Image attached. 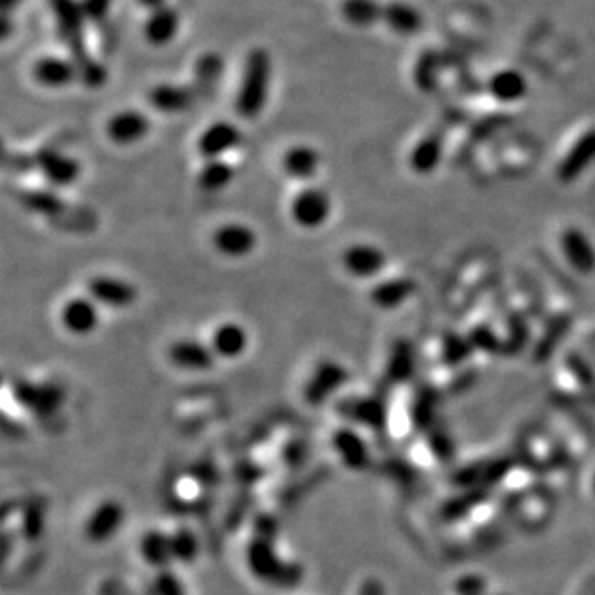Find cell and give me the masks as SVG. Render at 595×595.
Listing matches in <instances>:
<instances>
[{
  "label": "cell",
  "mask_w": 595,
  "mask_h": 595,
  "mask_svg": "<svg viewBox=\"0 0 595 595\" xmlns=\"http://www.w3.org/2000/svg\"><path fill=\"white\" fill-rule=\"evenodd\" d=\"M245 563L249 572L266 586L278 590H293L303 578L305 570L295 561H285L280 557L274 538L255 534L245 549Z\"/></svg>",
  "instance_id": "cell-1"
},
{
  "label": "cell",
  "mask_w": 595,
  "mask_h": 595,
  "mask_svg": "<svg viewBox=\"0 0 595 595\" xmlns=\"http://www.w3.org/2000/svg\"><path fill=\"white\" fill-rule=\"evenodd\" d=\"M272 83V56L266 49H253L247 54L241 81L235 95V112L243 120L259 118L268 103Z\"/></svg>",
  "instance_id": "cell-2"
},
{
  "label": "cell",
  "mask_w": 595,
  "mask_h": 595,
  "mask_svg": "<svg viewBox=\"0 0 595 595\" xmlns=\"http://www.w3.org/2000/svg\"><path fill=\"white\" fill-rule=\"evenodd\" d=\"M52 14L56 22V31L70 56L81 62L91 54L85 45V14L81 8V0H51Z\"/></svg>",
  "instance_id": "cell-3"
},
{
  "label": "cell",
  "mask_w": 595,
  "mask_h": 595,
  "mask_svg": "<svg viewBox=\"0 0 595 595\" xmlns=\"http://www.w3.org/2000/svg\"><path fill=\"white\" fill-rule=\"evenodd\" d=\"M347 382H349V370L334 359H324L314 366L303 388V401L309 407L318 409L324 403H328Z\"/></svg>",
  "instance_id": "cell-4"
},
{
  "label": "cell",
  "mask_w": 595,
  "mask_h": 595,
  "mask_svg": "<svg viewBox=\"0 0 595 595\" xmlns=\"http://www.w3.org/2000/svg\"><path fill=\"white\" fill-rule=\"evenodd\" d=\"M289 214L299 228L318 230L328 222L332 214V199L324 189L309 185L293 197L289 205Z\"/></svg>",
  "instance_id": "cell-5"
},
{
  "label": "cell",
  "mask_w": 595,
  "mask_h": 595,
  "mask_svg": "<svg viewBox=\"0 0 595 595\" xmlns=\"http://www.w3.org/2000/svg\"><path fill=\"white\" fill-rule=\"evenodd\" d=\"M126 509L116 499H104L85 520L83 534L89 544L103 545L110 542L124 526Z\"/></svg>",
  "instance_id": "cell-6"
},
{
  "label": "cell",
  "mask_w": 595,
  "mask_h": 595,
  "mask_svg": "<svg viewBox=\"0 0 595 595\" xmlns=\"http://www.w3.org/2000/svg\"><path fill=\"white\" fill-rule=\"evenodd\" d=\"M60 324L72 336H91L101 324V307L89 295H76L64 303Z\"/></svg>",
  "instance_id": "cell-7"
},
{
  "label": "cell",
  "mask_w": 595,
  "mask_h": 595,
  "mask_svg": "<svg viewBox=\"0 0 595 595\" xmlns=\"http://www.w3.org/2000/svg\"><path fill=\"white\" fill-rule=\"evenodd\" d=\"M151 118L135 108L120 110L106 122V135L114 145L131 147L141 143L151 133Z\"/></svg>",
  "instance_id": "cell-8"
},
{
  "label": "cell",
  "mask_w": 595,
  "mask_h": 595,
  "mask_svg": "<svg viewBox=\"0 0 595 595\" xmlns=\"http://www.w3.org/2000/svg\"><path fill=\"white\" fill-rule=\"evenodd\" d=\"M259 237L255 230L241 222H228L212 233V247L228 259L249 257L257 249Z\"/></svg>",
  "instance_id": "cell-9"
},
{
  "label": "cell",
  "mask_w": 595,
  "mask_h": 595,
  "mask_svg": "<svg viewBox=\"0 0 595 595\" xmlns=\"http://www.w3.org/2000/svg\"><path fill=\"white\" fill-rule=\"evenodd\" d=\"M31 76L41 87L64 89L79 81L78 62L70 54H47L37 58V62L31 68Z\"/></svg>",
  "instance_id": "cell-10"
},
{
  "label": "cell",
  "mask_w": 595,
  "mask_h": 595,
  "mask_svg": "<svg viewBox=\"0 0 595 595\" xmlns=\"http://www.w3.org/2000/svg\"><path fill=\"white\" fill-rule=\"evenodd\" d=\"M243 141V133L237 124L228 120H218L210 124L197 139V155L203 160L224 158L235 151Z\"/></svg>",
  "instance_id": "cell-11"
},
{
  "label": "cell",
  "mask_w": 595,
  "mask_h": 595,
  "mask_svg": "<svg viewBox=\"0 0 595 595\" xmlns=\"http://www.w3.org/2000/svg\"><path fill=\"white\" fill-rule=\"evenodd\" d=\"M332 449L341 461V465L353 472H363L370 463V447L363 438V434L353 426H341L332 434Z\"/></svg>",
  "instance_id": "cell-12"
},
{
  "label": "cell",
  "mask_w": 595,
  "mask_h": 595,
  "mask_svg": "<svg viewBox=\"0 0 595 595\" xmlns=\"http://www.w3.org/2000/svg\"><path fill=\"white\" fill-rule=\"evenodd\" d=\"M14 395L24 409L37 416H52L60 411L64 403V391L54 384H33L20 380L14 384Z\"/></svg>",
  "instance_id": "cell-13"
},
{
  "label": "cell",
  "mask_w": 595,
  "mask_h": 595,
  "mask_svg": "<svg viewBox=\"0 0 595 595\" xmlns=\"http://www.w3.org/2000/svg\"><path fill=\"white\" fill-rule=\"evenodd\" d=\"M339 413L351 424L364 426L372 432H384V428H388V407L382 397H351L339 405Z\"/></svg>",
  "instance_id": "cell-14"
},
{
  "label": "cell",
  "mask_w": 595,
  "mask_h": 595,
  "mask_svg": "<svg viewBox=\"0 0 595 595\" xmlns=\"http://www.w3.org/2000/svg\"><path fill=\"white\" fill-rule=\"evenodd\" d=\"M87 295L108 309H128L137 301V289L126 280L112 276H95L87 282Z\"/></svg>",
  "instance_id": "cell-15"
},
{
  "label": "cell",
  "mask_w": 595,
  "mask_h": 595,
  "mask_svg": "<svg viewBox=\"0 0 595 595\" xmlns=\"http://www.w3.org/2000/svg\"><path fill=\"white\" fill-rule=\"evenodd\" d=\"M35 166L41 176L51 183L52 187H68L78 182L81 176V164L74 156L60 153L56 149H43L35 155Z\"/></svg>",
  "instance_id": "cell-16"
},
{
  "label": "cell",
  "mask_w": 595,
  "mask_h": 595,
  "mask_svg": "<svg viewBox=\"0 0 595 595\" xmlns=\"http://www.w3.org/2000/svg\"><path fill=\"white\" fill-rule=\"evenodd\" d=\"M343 268L359 280H370L386 268V253L372 243H355L343 253Z\"/></svg>",
  "instance_id": "cell-17"
},
{
  "label": "cell",
  "mask_w": 595,
  "mask_h": 595,
  "mask_svg": "<svg viewBox=\"0 0 595 595\" xmlns=\"http://www.w3.org/2000/svg\"><path fill=\"white\" fill-rule=\"evenodd\" d=\"M180 27H182V16L178 8L168 4L149 12L143 24V37L151 47L162 49V47H168L178 37Z\"/></svg>",
  "instance_id": "cell-18"
},
{
  "label": "cell",
  "mask_w": 595,
  "mask_h": 595,
  "mask_svg": "<svg viewBox=\"0 0 595 595\" xmlns=\"http://www.w3.org/2000/svg\"><path fill=\"white\" fill-rule=\"evenodd\" d=\"M170 363L187 372H207L216 363V353L207 343L197 339L174 341L168 349Z\"/></svg>",
  "instance_id": "cell-19"
},
{
  "label": "cell",
  "mask_w": 595,
  "mask_h": 595,
  "mask_svg": "<svg viewBox=\"0 0 595 595\" xmlns=\"http://www.w3.org/2000/svg\"><path fill=\"white\" fill-rule=\"evenodd\" d=\"M147 99L160 114H182L193 108L197 101V91L195 87L180 83H158L151 87Z\"/></svg>",
  "instance_id": "cell-20"
},
{
  "label": "cell",
  "mask_w": 595,
  "mask_h": 595,
  "mask_svg": "<svg viewBox=\"0 0 595 595\" xmlns=\"http://www.w3.org/2000/svg\"><path fill=\"white\" fill-rule=\"evenodd\" d=\"M208 345L212 347V351L216 353L218 359L235 361V359L243 357V353L247 351L249 334L237 322H224L212 332Z\"/></svg>",
  "instance_id": "cell-21"
},
{
  "label": "cell",
  "mask_w": 595,
  "mask_h": 595,
  "mask_svg": "<svg viewBox=\"0 0 595 595\" xmlns=\"http://www.w3.org/2000/svg\"><path fill=\"white\" fill-rule=\"evenodd\" d=\"M318 168H320V153L307 143H297L289 147L282 156V170L291 180H297V182L312 180Z\"/></svg>",
  "instance_id": "cell-22"
},
{
  "label": "cell",
  "mask_w": 595,
  "mask_h": 595,
  "mask_svg": "<svg viewBox=\"0 0 595 595\" xmlns=\"http://www.w3.org/2000/svg\"><path fill=\"white\" fill-rule=\"evenodd\" d=\"M414 289H416L414 280L407 276L380 280L370 289V301L374 307L382 311H393L413 297Z\"/></svg>",
  "instance_id": "cell-23"
},
{
  "label": "cell",
  "mask_w": 595,
  "mask_h": 595,
  "mask_svg": "<svg viewBox=\"0 0 595 595\" xmlns=\"http://www.w3.org/2000/svg\"><path fill=\"white\" fill-rule=\"evenodd\" d=\"M561 249L570 266L580 274H594L595 272V249L588 235L569 228L561 237Z\"/></svg>",
  "instance_id": "cell-24"
},
{
  "label": "cell",
  "mask_w": 595,
  "mask_h": 595,
  "mask_svg": "<svg viewBox=\"0 0 595 595\" xmlns=\"http://www.w3.org/2000/svg\"><path fill=\"white\" fill-rule=\"evenodd\" d=\"M595 160V130L584 133L559 164V180H576Z\"/></svg>",
  "instance_id": "cell-25"
},
{
  "label": "cell",
  "mask_w": 595,
  "mask_h": 595,
  "mask_svg": "<svg viewBox=\"0 0 595 595\" xmlns=\"http://www.w3.org/2000/svg\"><path fill=\"white\" fill-rule=\"evenodd\" d=\"M416 370V351L409 339H397L389 351L388 363H386V380L393 386L405 384L413 378Z\"/></svg>",
  "instance_id": "cell-26"
},
{
  "label": "cell",
  "mask_w": 595,
  "mask_h": 595,
  "mask_svg": "<svg viewBox=\"0 0 595 595\" xmlns=\"http://www.w3.org/2000/svg\"><path fill=\"white\" fill-rule=\"evenodd\" d=\"M139 553L143 557V561L153 567L156 572L160 570L170 569V565L174 563V555H172V540L170 534L153 528L147 530L139 542Z\"/></svg>",
  "instance_id": "cell-27"
},
{
  "label": "cell",
  "mask_w": 595,
  "mask_h": 595,
  "mask_svg": "<svg viewBox=\"0 0 595 595\" xmlns=\"http://www.w3.org/2000/svg\"><path fill=\"white\" fill-rule=\"evenodd\" d=\"M382 22L397 35L403 37H411L416 35L422 24L424 18L422 14L407 2H399V0H391L384 4V14H382Z\"/></svg>",
  "instance_id": "cell-28"
},
{
  "label": "cell",
  "mask_w": 595,
  "mask_h": 595,
  "mask_svg": "<svg viewBox=\"0 0 595 595\" xmlns=\"http://www.w3.org/2000/svg\"><path fill=\"white\" fill-rule=\"evenodd\" d=\"M443 158V139L440 133H428L424 135L409 155V166L414 174L428 176L440 166Z\"/></svg>",
  "instance_id": "cell-29"
},
{
  "label": "cell",
  "mask_w": 595,
  "mask_h": 595,
  "mask_svg": "<svg viewBox=\"0 0 595 595\" xmlns=\"http://www.w3.org/2000/svg\"><path fill=\"white\" fill-rule=\"evenodd\" d=\"M235 178V168L226 158L205 160V164L197 172V187L205 193H220Z\"/></svg>",
  "instance_id": "cell-30"
},
{
  "label": "cell",
  "mask_w": 595,
  "mask_h": 595,
  "mask_svg": "<svg viewBox=\"0 0 595 595\" xmlns=\"http://www.w3.org/2000/svg\"><path fill=\"white\" fill-rule=\"evenodd\" d=\"M339 10L349 26L364 29L382 22L384 4L378 0H343Z\"/></svg>",
  "instance_id": "cell-31"
},
{
  "label": "cell",
  "mask_w": 595,
  "mask_h": 595,
  "mask_svg": "<svg viewBox=\"0 0 595 595\" xmlns=\"http://www.w3.org/2000/svg\"><path fill=\"white\" fill-rule=\"evenodd\" d=\"M490 93L497 103H517L526 95V79L513 70H503L490 79Z\"/></svg>",
  "instance_id": "cell-32"
},
{
  "label": "cell",
  "mask_w": 595,
  "mask_h": 595,
  "mask_svg": "<svg viewBox=\"0 0 595 595\" xmlns=\"http://www.w3.org/2000/svg\"><path fill=\"white\" fill-rule=\"evenodd\" d=\"M172 540V555H174V563H182V565H191L199 559L201 555V542L199 536L187 528V526H180L170 534Z\"/></svg>",
  "instance_id": "cell-33"
},
{
  "label": "cell",
  "mask_w": 595,
  "mask_h": 595,
  "mask_svg": "<svg viewBox=\"0 0 595 595\" xmlns=\"http://www.w3.org/2000/svg\"><path fill=\"white\" fill-rule=\"evenodd\" d=\"M441 66L443 62L438 52H424L414 66V83L422 91L430 93V89H436L440 83Z\"/></svg>",
  "instance_id": "cell-34"
},
{
  "label": "cell",
  "mask_w": 595,
  "mask_h": 595,
  "mask_svg": "<svg viewBox=\"0 0 595 595\" xmlns=\"http://www.w3.org/2000/svg\"><path fill=\"white\" fill-rule=\"evenodd\" d=\"M22 203L27 210L45 214V216H56L62 212L64 203L58 199V195L51 189H31L22 193Z\"/></svg>",
  "instance_id": "cell-35"
},
{
  "label": "cell",
  "mask_w": 595,
  "mask_h": 595,
  "mask_svg": "<svg viewBox=\"0 0 595 595\" xmlns=\"http://www.w3.org/2000/svg\"><path fill=\"white\" fill-rule=\"evenodd\" d=\"M224 74V58L218 52H205L195 64V79L203 89H210Z\"/></svg>",
  "instance_id": "cell-36"
},
{
  "label": "cell",
  "mask_w": 595,
  "mask_h": 595,
  "mask_svg": "<svg viewBox=\"0 0 595 595\" xmlns=\"http://www.w3.org/2000/svg\"><path fill=\"white\" fill-rule=\"evenodd\" d=\"M472 343L470 339L461 336H447L441 343V363L447 366H457L465 363L470 355Z\"/></svg>",
  "instance_id": "cell-37"
},
{
  "label": "cell",
  "mask_w": 595,
  "mask_h": 595,
  "mask_svg": "<svg viewBox=\"0 0 595 595\" xmlns=\"http://www.w3.org/2000/svg\"><path fill=\"white\" fill-rule=\"evenodd\" d=\"M78 68L79 81H81L85 87H89V89H99V87H103L104 83H106V79H108L106 68H104L103 64H101L97 58H93V56H89V58H85V60L78 62Z\"/></svg>",
  "instance_id": "cell-38"
},
{
  "label": "cell",
  "mask_w": 595,
  "mask_h": 595,
  "mask_svg": "<svg viewBox=\"0 0 595 595\" xmlns=\"http://www.w3.org/2000/svg\"><path fill=\"white\" fill-rule=\"evenodd\" d=\"M153 594L155 595H187L182 580L176 572L170 569L156 572L153 580Z\"/></svg>",
  "instance_id": "cell-39"
},
{
  "label": "cell",
  "mask_w": 595,
  "mask_h": 595,
  "mask_svg": "<svg viewBox=\"0 0 595 595\" xmlns=\"http://www.w3.org/2000/svg\"><path fill=\"white\" fill-rule=\"evenodd\" d=\"M411 407V416L416 426H426L434 416V397L430 391H420Z\"/></svg>",
  "instance_id": "cell-40"
},
{
  "label": "cell",
  "mask_w": 595,
  "mask_h": 595,
  "mask_svg": "<svg viewBox=\"0 0 595 595\" xmlns=\"http://www.w3.org/2000/svg\"><path fill=\"white\" fill-rule=\"evenodd\" d=\"M81 8H83L87 22L99 24L108 18L110 0H81Z\"/></svg>",
  "instance_id": "cell-41"
},
{
  "label": "cell",
  "mask_w": 595,
  "mask_h": 595,
  "mask_svg": "<svg viewBox=\"0 0 595 595\" xmlns=\"http://www.w3.org/2000/svg\"><path fill=\"white\" fill-rule=\"evenodd\" d=\"M305 453V445L299 443V441H293L287 445L285 449V465L287 466H299L303 465V455Z\"/></svg>",
  "instance_id": "cell-42"
},
{
  "label": "cell",
  "mask_w": 595,
  "mask_h": 595,
  "mask_svg": "<svg viewBox=\"0 0 595 595\" xmlns=\"http://www.w3.org/2000/svg\"><path fill=\"white\" fill-rule=\"evenodd\" d=\"M482 580H478V578H465L459 586H457V590H459V594L461 595H480L482 592Z\"/></svg>",
  "instance_id": "cell-43"
},
{
  "label": "cell",
  "mask_w": 595,
  "mask_h": 595,
  "mask_svg": "<svg viewBox=\"0 0 595 595\" xmlns=\"http://www.w3.org/2000/svg\"><path fill=\"white\" fill-rule=\"evenodd\" d=\"M359 595H384V586L378 580H366L359 590Z\"/></svg>",
  "instance_id": "cell-44"
},
{
  "label": "cell",
  "mask_w": 595,
  "mask_h": 595,
  "mask_svg": "<svg viewBox=\"0 0 595 595\" xmlns=\"http://www.w3.org/2000/svg\"><path fill=\"white\" fill-rule=\"evenodd\" d=\"M137 4L141 8H145L147 12H153V10H158L162 6H168V0H137Z\"/></svg>",
  "instance_id": "cell-45"
},
{
  "label": "cell",
  "mask_w": 595,
  "mask_h": 595,
  "mask_svg": "<svg viewBox=\"0 0 595 595\" xmlns=\"http://www.w3.org/2000/svg\"><path fill=\"white\" fill-rule=\"evenodd\" d=\"M2 2V10H4V14H8L12 8H16L22 0H0Z\"/></svg>",
  "instance_id": "cell-46"
},
{
  "label": "cell",
  "mask_w": 595,
  "mask_h": 595,
  "mask_svg": "<svg viewBox=\"0 0 595 595\" xmlns=\"http://www.w3.org/2000/svg\"><path fill=\"white\" fill-rule=\"evenodd\" d=\"M594 490H595V478H594Z\"/></svg>",
  "instance_id": "cell-47"
}]
</instances>
